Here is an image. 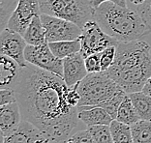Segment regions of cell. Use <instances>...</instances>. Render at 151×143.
Returning <instances> with one entry per match:
<instances>
[{
  "mask_svg": "<svg viewBox=\"0 0 151 143\" xmlns=\"http://www.w3.org/2000/svg\"><path fill=\"white\" fill-rule=\"evenodd\" d=\"M15 93L22 118L49 141H66L78 127V107L67 100L69 86L62 77L29 64L22 68Z\"/></svg>",
  "mask_w": 151,
  "mask_h": 143,
  "instance_id": "6da1fadb",
  "label": "cell"
},
{
  "mask_svg": "<svg viewBox=\"0 0 151 143\" xmlns=\"http://www.w3.org/2000/svg\"><path fill=\"white\" fill-rule=\"evenodd\" d=\"M151 47L142 40L118 42L107 74L127 94L142 90L151 77Z\"/></svg>",
  "mask_w": 151,
  "mask_h": 143,
  "instance_id": "7a4b0ae2",
  "label": "cell"
},
{
  "mask_svg": "<svg viewBox=\"0 0 151 143\" xmlns=\"http://www.w3.org/2000/svg\"><path fill=\"white\" fill-rule=\"evenodd\" d=\"M93 19L101 28L118 42L142 40L151 33L146 22L136 10L111 1L93 8Z\"/></svg>",
  "mask_w": 151,
  "mask_h": 143,
  "instance_id": "3957f363",
  "label": "cell"
},
{
  "mask_svg": "<svg viewBox=\"0 0 151 143\" xmlns=\"http://www.w3.org/2000/svg\"><path fill=\"white\" fill-rule=\"evenodd\" d=\"M119 89L121 88L107 72L90 73L78 83L81 95L78 107L98 105L111 98Z\"/></svg>",
  "mask_w": 151,
  "mask_h": 143,
  "instance_id": "277c9868",
  "label": "cell"
},
{
  "mask_svg": "<svg viewBox=\"0 0 151 143\" xmlns=\"http://www.w3.org/2000/svg\"><path fill=\"white\" fill-rule=\"evenodd\" d=\"M41 14L64 19L82 28L93 19L90 0H39Z\"/></svg>",
  "mask_w": 151,
  "mask_h": 143,
  "instance_id": "5b68a950",
  "label": "cell"
},
{
  "mask_svg": "<svg viewBox=\"0 0 151 143\" xmlns=\"http://www.w3.org/2000/svg\"><path fill=\"white\" fill-rule=\"evenodd\" d=\"M80 40L81 43L80 52L83 58L91 54L101 52L109 46H116L118 43V41L109 36L94 19L87 21L81 28Z\"/></svg>",
  "mask_w": 151,
  "mask_h": 143,
  "instance_id": "8992f818",
  "label": "cell"
},
{
  "mask_svg": "<svg viewBox=\"0 0 151 143\" xmlns=\"http://www.w3.org/2000/svg\"><path fill=\"white\" fill-rule=\"evenodd\" d=\"M24 57L27 63L63 78V60L54 55L47 42L40 46L27 45Z\"/></svg>",
  "mask_w": 151,
  "mask_h": 143,
  "instance_id": "52a82bcc",
  "label": "cell"
},
{
  "mask_svg": "<svg viewBox=\"0 0 151 143\" xmlns=\"http://www.w3.org/2000/svg\"><path fill=\"white\" fill-rule=\"evenodd\" d=\"M43 25L46 31L47 43L72 41L78 39L81 35V28L70 20L41 14Z\"/></svg>",
  "mask_w": 151,
  "mask_h": 143,
  "instance_id": "ba28073f",
  "label": "cell"
},
{
  "mask_svg": "<svg viewBox=\"0 0 151 143\" xmlns=\"http://www.w3.org/2000/svg\"><path fill=\"white\" fill-rule=\"evenodd\" d=\"M26 41L22 34L10 28H5L0 35V53L17 61L22 68L28 65L24 57Z\"/></svg>",
  "mask_w": 151,
  "mask_h": 143,
  "instance_id": "9c48e42d",
  "label": "cell"
},
{
  "mask_svg": "<svg viewBox=\"0 0 151 143\" xmlns=\"http://www.w3.org/2000/svg\"><path fill=\"white\" fill-rule=\"evenodd\" d=\"M41 15L39 0H19L7 27L23 36L34 16Z\"/></svg>",
  "mask_w": 151,
  "mask_h": 143,
  "instance_id": "30bf717a",
  "label": "cell"
},
{
  "mask_svg": "<svg viewBox=\"0 0 151 143\" xmlns=\"http://www.w3.org/2000/svg\"><path fill=\"white\" fill-rule=\"evenodd\" d=\"M63 60V80L68 86L78 84L89 74L81 52L72 54Z\"/></svg>",
  "mask_w": 151,
  "mask_h": 143,
  "instance_id": "8fae6325",
  "label": "cell"
},
{
  "mask_svg": "<svg viewBox=\"0 0 151 143\" xmlns=\"http://www.w3.org/2000/svg\"><path fill=\"white\" fill-rule=\"evenodd\" d=\"M22 121V114L18 102L11 103L0 107V129L1 140L8 137L19 127Z\"/></svg>",
  "mask_w": 151,
  "mask_h": 143,
  "instance_id": "7c38bea8",
  "label": "cell"
},
{
  "mask_svg": "<svg viewBox=\"0 0 151 143\" xmlns=\"http://www.w3.org/2000/svg\"><path fill=\"white\" fill-rule=\"evenodd\" d=\"M47 140L39 129L32 123L22 118L19 127L8 137H4L1 143H40Z\"/></svg>",
  "mask_w": 151,
  "mask_h": 143,
  "instance_id": "4fadbf2b",
  "label": "cell"
},
{
  "mask_svg": "<svg viewBox=\"0 0 151 143\" xmlns=\"http://www.w3.org/2000/svg\"><path fill=\"white\" fill-rule=\"evenodd\" d=\"M22 68L19 64L7 55L0 56V88L14 89L18 83Z\"/></svg>",
  "mask_w": 151,
  "mask_h": 143,
  "instance_id": "5bb4252c",
  "label": "cell"
},
{
  "mask_svg": "<svg viewBox=\"0 0 151 143\" xmlns=\"http://www.w3.org/2000/svg\"><path fill=\"white\" fill-rule=\"evenodd\" d=\"M78 119L89 126H100L108 125L109 126L113 121L112 117L109 113L101 107L96 105H86V107H78Z\"/></svg>",
  "mask_w": 151,
  "mask_h": 143,
  "instance_id": "9a60e30c",
  "label": "cell"
},
{
  "mask_svg": "<svg viewBox=\"0 0 151 143\" xmlns=\"http://www.w3.org/2000/svg\"><path fill=\"white\" fill-rule=\"evenodd\" d=\"M23 38L26 41L27 45L32 46H40L47 42L46 39L45 27L41 19V15L34 16L23 35Z\"/></svg>",
  "mask_w": 151,
  "mask_h": 143,
  "instance_id": "2e32d148",
  "label": "cell"
},
{
  "mask_svg": "<svg viewBox=\"0 0 151 143\" xmlns=\"http://www.w3.org/2000/svg\"><path fill=\"white\" fill-rule=\"evenodd\" d=\"M49 46L54 55L60 59H64L72 55V54L80 52L81 49V43L80 38L72 41L51 42L49 43Z\"/></svg>",
  "mask_w": 151,
  "mask_h": 143,
  "instance_id": "e0dca14e",
  "label": "cell"
},
{
  "mask_svg": "<svg viewBox=\"0 0 151 143\" xmlns=\"http://www.w3.org/2000/svg\"><path fill=\"white\" fill-rule=\"evenodd\" d=\"M142 120H151V96L142 91L128 94Z\"/></svg>",
  "mask_w": 151,
  "mask_h": 143,
  "instance_id": "ac0fdd59",
  "label": "cell"
},
{
  "mask_svg": "<svg viewBox=\"0 0 151 143\" xmlns=\"http://www.w3.org/2000/svg\"><path fill=\"white\" fill-rule=\"evenodd\" d=\"M116 120L128 126H133L140 120L138 112H137L128 94L126 95V97L124 98V100H123L118 108Z\"/></svg>",
  "mask_w": 151,
  "mask_h": 143,
  "instance_id": "d6986e66",
  "label": "cell"
},
{
  "mask_svg": "<svg viewBox=\"0 0 151 143\" xmlns=\"http://www.w3.org/2000/svg\"><path fill=\"white\" fill-rule=\"evenodd\" d=\"M111 132L114 143H135L132 135L131 126L117 121L114 119L111 125Z\"/></svg>",
  "mask_w": 151,
  "mask_h": 143,
  "instance_id": "ffe728a7",
  "label": "cell"
},
{
  "mask_svg": "<svg viewBox=\"0 0 151 143\" xmlns=\"http://www.w3.org/2000/svg\"><path fill=\"white\" fill-rule=\"evenodd\" d=\"M135 143H151V120H142L131 126Z\"/></svg>",
  "mask_w": 151,
  "mask_h": 143,
  "instance_id": "44dd1931",
  "label": "cell"
},
{
  "mask_svg": "<svg viewBox=\"0 0 151 143\" xmlns=\"http://www.w3.org/2000/svg\"><path fill=\"white\" fill-rule=\"evenodd\" d=\"M126 95L127 93L124 90L119 89L111 98H109L106 102H103L100 104L96 105V107H101L105 110H107L109 113V115L112 117L113 120H114V119H116V116H117L118 108L123 102V100H124V98L126 97Z\"/></svg>",
  "mask_w": 151,
  "mask_h": 143,
  "instance_id": "7402d4cb",
  "label": "cell"
},
{
  "mask_svg": "<svg viewBox=\"0 0 151 143\" xmlns=\"http://www.w3.org/2000/svg\"><path fill=\"white\" fill-rule=\"evenodd\" d=\"M19 0H0V28H7L8 22L18 6Z\"/></svg>",
  "mask_w": 151,
  "mask_h": 143,
  "instance_id": "603a6c76",
  "label": "cell"
},
{
  "mask_svg": "<svg viewBox=\"0 0 151 143\" xmlns=\"http://www.w3.org/2000/svg\"><path fill=\"white\" fill-rule=\"evenodd\" d=\"M87 130L93 137L95 143H114L112 139L111 127L108 125L89 126Z\"/></svg>",
  "mask_w": 151,
  "mask_h": 143,
  "instance_id": "cb8c5ba5",
  "label": "cell"
},
{
  "mask_svg": "<svg viewBox=\"0 0 151 143\" xmlns=\"http://www.w3.org/2000/svg\"><path fill=\"white\" fill-rule=\"evenodd\" d=\"M115 53H116V46H109L100 52L102 72L108 71L111 67L115 59Z\"/></svg>",
  "mask_w": 151,
  "mask_h": 143,
  "instance_id": "d4e9b609",
  "label": "cell"
},
{
  "mask_svg": "<svg viewBox=\"0 0 151 143\" xmlns=\"http://www.w3.org/2000/svg\"><path fill=\"white\" fill-rule=\"evenodd\" d=\"M84 63H85V67H86V70H87V72L89 74L102 72L100 52L91 54V55L85 57Z\"/></svg>",
  "mask_w": 151,
  "mask_h": 143,
  "instance_id": "484cf974",
  "label": "cell"
},
{
  "mask_svg": "<svg viewBox=\"0 0 151 143\" xmlns=\"http://www.w3.org/2000/svg\"><path fill=\"white\" fill-rule=\"evenodd\" d=\"M66 143H95V140L88 130L75 132L67 139Z\"/></svg>",
  "mask_w": 151,
  "mask_h": 143,
  "instance_id": "4316f807",
  "label": "cell"
},
{
  "mask_svg": "<svg viewBox=\"0 0 151 143\" xmlns=\"http://www.w3.org/2000/svg\"><path fill=\"white\" fill-rule=\"evenodd\" d=\"M135 10L139 14L151 30V0H146L143 4L136 6Z\"/></svg>",
  "mask_w": 151,
  "mask_h": 143,
  "instance_id": "83f0119b",
  "label": "cell"
},
{
  "mask_svg": "<svg viewBox=\"0 0 151 143\" xmlns=\"http://www.w3.org/2000/svg\"><path fill=\"white\" fill-rule=\"evenodd\" d=\"M17 101L16 93L14 89H1L0 90V105H5Z\"/></svg>",
  "mask_w": 151,
  "mask_h": 143,
  "instance_id": "f1b7e54d",
  "label": "cell"
},
{
  "mask_svg": "<svg viewBox=\"0 0 151 143\" xmlns=\"http://www.w3.org/2000/svg\"><path fill=\"white\" fill-rule=\"evenodd\" d=\"M106 1H111L115 3L119 6H122V7H127L126 6V0H90V4L93 8H96L98 7L100 4H102L103 2H106Z\"/></svg>",
  "mask_w": 151,
  "mask_h": 143,
  "instance_id": "f546056e",
  "label": "cell"
},
{
  "mask_svg": "<svg viewBox=\"0 0 151 143\" xmlns=\"http://www.w3.org/2000/svg\"><path fill=\"white\" fill-rule=\"evenodd\" d=\"M142 91L143 92V93L147 94L148 96H151V77L147 79V81L145 82V86H143Z\"/></svg>",
  "mask_w": 151,
  "mask_h": 143,
  "instance_id": "4dcf8cb0",
  "label": "cell"
},
{
  "mask_svg": "<svg viewBox=\"0 0 151 143\" xmlns=\"http://www.w3.org/2000/svg\"><path fill=\"white\" fill-rule=\"evenodd\" d=\"M130 1H131V3H133L135 6H139V5L143 4L146 0H130Z\"/></svg>",
  "mask_w": 151,
  "mask_h": 143,
  "instance_id": "1f68e13d",
  "label": "cell"
},
{
  "mask_svg": "<svg viewBox=\"0 0 151 143\" xmlns=\"http://www.w3.org/2000/svg\"><path fill=\"white\" fill-rule=\"evenodd\" d=\"M40 143H49V140H45V141H42V142H40Z\"/></svg>",
  "mask_w": 151,
  "mask_h": 143,
  "instance_id": "d6a6232c",
  "label": "cell"
}]
</instances>
